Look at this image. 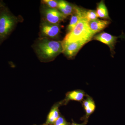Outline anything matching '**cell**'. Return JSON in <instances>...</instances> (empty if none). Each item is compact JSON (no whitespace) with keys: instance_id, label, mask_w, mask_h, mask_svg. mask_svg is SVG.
<instances>
[{"instance_id":"obj_1","label":"cell","mask_w":125,"mask_h":125,"mask_svg":"<svg viewBox=\"0 0 125 125\" xmlns=\"http://www.w3.org/2000/svg\"><path fill=\"white\" fill-rule=\"evenodd\" d=\"M35 49L41 61H51L62 52V42L42 38L36 43Z\"/></svg>"},{"instance_id":"obj_2","label":"cell","mask_w":125,"mask_h":125,"mask_svg":"<svg viewBox=\"0 0 125 125\" xmlns=\"http://www.w3.org/2000/svg\"><path fill=\"white\" fill-rule=\"evenodd\" d=\"M94 36L90 28L89 22L83 19L72 31L67 34L62 42L67 43L84 42L87 43L92 40Z\"/></svg>"},{"instance_id":"obj_3","label":"cell","mask_w":125,"mask_h":125,"mask_svg":"<svg viewBox=\"0 0 125 125\" xmlns=\"http://www.w3.org/2000/svg\"><path fill=\"white\" fill-rule=\"evenodd\" d=\"M18 18L7 7L0 11V45L8 38L18 22Z\"/></svg>"},{"instance_id":"obj_4","label":"cell","mask_w":125,"mask_h":125,"mask_svg":"<svg viewBox=\"0 0 125 125\" xmlns=\"http://www.w3.org/2000/svg\"><path fill=\"white\" fill-rule=\"evenodd\" d=\"M42 13L44 20L53 24H58L67 18L57 9H52L47 7L43 9Z\"/></svg>"},{"instance_id":"obj_5","label":"cell","mask_w":125,"mask_h":125,"mask_svg":"<svg viewBox=\"0 0 125 125\" xmlns=\"http://www.w3.org/2000/svg\"><path fill=\"white\" fill-rule=\"evenodd\" d=\"M60 31L58 24H53L43 20L40 25V32L42 38L52 39L56 37Z\"/></svg>"},{"instance_id":"obj_6","label":"cell","mask_w":125,"mask_h":125,"mask_svg":"<svg viewBox=\"0 0 125 125\" xmlns=\"http://www.w3.org/2000/svg\"><path fill=\"white\" fill-rule=\"evenodd\" d=\"M62 43L63 48L62 52L67 57L71 58L76 55L82 47L87 42H77L67 43L62 42Z\"/></svg>"},{"instance_id":"obj_7","label":"cell","mask_w":125,"mask_h":125,"mask_svg":"<svg viewBox=\"0 0 125 125\" xmlns=\"http://www.w3.org/2000/svg\"><path fill=\"white\" fill-rule=\"evenodd\" d=\"M119 37H116L107 33L103 32L94 36V39L107 45L110 48L112 54L114 55L115 45L117 42V39Z\"/></svg>"},{"instance_id":"obj_8","label":"cell","mask_w":125,"mask_h":125,"mask_svg":"<svg viewBox=\"0 0 125 125\" xmlns=\"http://www.w3.org/2000/svg\"><path fill=\"white\" fill-rule=\"evenodd\" d=\"M62 105H64L63 101L56 103L53 105L47 116L45 125H53L60 115L59 108Z\"/></svg>"},{"instance_id":"obj_9","label":"cell","mask_w":125,"mask_h":125,"mask_svg":"<svg viewBox=\"0 0 125 125\" xmlns=\"http://www.w3.org/2000/svg\"><path fill=\"white\" fill-rule=\"evenodd\" d=\"M111 23L109 21L97 19L89 22V25L91 31L94 35L102 31Z\"/></svg>"},{"instance_id":"obj_10","label":"cell","mask_w":125,"mask_h":125,"mask_svg":"<svg viewBox=\"0 0 125 125\" xmlns=\"http://www.w3.org/2000/svg\"><path fill=\"white\" fill-rule=\"evenodd\" d=\"M83 10L75 6L74 12L72 15L69 24L67 26V30L68 33L72 31L80 21L83 19Z\"/></svg>"},{"instance_id":"obj_11","label":"cell","mask_w":125,"mask_h":125,"mask_svg":"<svg viewBox=\"0 0 125 125\" xmlns=\"http://www.w3.org/2000/svg\"><path fill=\"white\" fill-rule=\"evenodd\" d=\"M85 96V93L83 90H73L66 93L64 100V105H66L69 101H74L81 102L83 101Z\"/></svg>"},{"instance_id":"obj_12","label":"cell","mask_w":125,"mask_h":125,"mask_svg":"<svg viewBox=\"0 0 125 125\" xmlns=\"http://www.w3.org/2000/svg\"><path fill=\"white\" fill-rule=\"evenodd\" d=\"M75 6H73L69 2L64 0L58 1V9L59 11L66 17L72 15L75 11Z\"/></svg>"},{"instance_id":"obj_13","label":"cell","mask_w":125,"mask_h":125,"mask_svg":"<svg viewBox=\"0 0 125 125\" xmlns=\"http://www.w3.org/2000/svg\"><path fill=\"white\" fill-rule=\"evenodd\" d=\"M83 106L86 113V117L88 118L94 112L96 105L93 99L90 96H87L86 99L83 102Z\"/></svg>"},{"instance_id":"obj_14","label":"cell","mask_w":125,"mask_h":125,"mask_svg":"<svg viewBox=\"0 0 125 125\" xmlns=\"http://www.w3.org/2000/svg\"><path fill=\"white\" fill-rule=\"evenodd\" d=\"M96 11L98 18L105 19H111L109 17L107 8L103 1H101L98 4Z\"/></svg>"},{"instance_id":"obj_15","label":"cell","mask_w":125,"mask_h":125,"mask_svg":"<svg viewBox=\"0 0 125 125\" xmlns=\"http://www.w3.org/2000/svg\"><path fill=\"white\" fill-rule=\"evenodd\" d=\"M83 19L89 22L96 20L98 18L96 10H83Z\"/></svg>"},{"instance_id":"obj_16","label":"cell","mask_w":125,"mask_h":125,"mask_svg":"<svg viewBox=\"0 0 125 125\" xmlns=\"http://www.w3.org/2000/svg\"><path fill=\"white\" fill-rule=\"evenodd\" d=\"M42 2L49 8L55 9L58 8V1L54 0H43Z\"/></svg>"},{"instance_id":"obj_17","label":"cell","mask_w":125,"mask_h":125,"mask_svg":"<svg viewBox=\"0 0 125 125\" xmlns=\"http://www.w3.org/2000/svg\"><path fill=\"white\" fill-rule=\"evenodd\" d=\"M53 125H70L65 118L62 116L60 115L58 119L54 122Z\"/></svg>"},{"instance_id":"obj_18","label":"cell","mask_w":125,"mask_h":125,"mask_svg":"<svg viewBox=\"0 0 125 125\" xmlns=\"http://www.w3.org/2000/svg\"><path fill=\"white\" fill-rule=\"evenodd\" d=\"M5 7V4L2 1H0V11L2 10L4 7Z\"/></svg>"},{"instance_id":"obj_19","label":"cell","mask_w":125,"mask_h":125,"mask_svg":"<svg viewBox=\"0 0 125 125\" xmlns=\"http://www.w3.org/2000/svg\"><path fill=\"white\" fill-rule=\"evenodd\" d=\"M86 124V122L85 121V122H84L81 124H78V123H73L71 125H85Z\"/></svg>"},{"instance_id":"obj_20","label":"cell","mask_w":125,"mask_h":125,"mask_svg":"<svg viewBox=\"0 0 125 125\" xmlns=\"http://www.w3.org/2000/svg\"><path fill=\"white\" fill-rule=\"evenodd\" d=\"M45 125V124H44V125Z\"/></svg>"}]
</instances>
